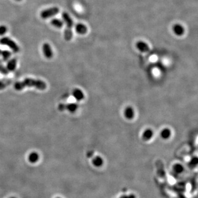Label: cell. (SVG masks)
Instances as JSON below:
<instances>
[{
  "instance_id": "6da1fadb",
  "label": "cell",
  "mask_w": 198,
  "mask_h": 198,
  "mask_svg": "<svg viewBox=\"0 0 198 198\" xmlns=\"http://www.w3.org/2000/svg\"><path fill=\"white\" fill-rule=\"evenodd\" d=\"M14 89L16 90H22L25 87H34L40 90L46 89L47 85L44 81L32 78H25L23 82H18L15 83Z\"/></svg>"
},
{
  "instance_id": "7a4b0ae2",
  "label": "cell",
  "mask_w": 198,
  "mask_h": 198,
  "mask_svg": "<svg viewBox=\"0 0 198 198\" xmlns=\"http://www.w3.org/2000/svg\"><path fill=\"white\" fill-rule=\"evenodd\" d=\"M0 44L3 45H6L14 51V52H18L19 51L18 45L15 42L8 37H4L0 40Z\"/></svg>"
},
{
  "instance_id": "3957f363",
  "label": "cell",
  "mask_w": 198,
  "mask_h": 198,
  "mask_svg": "<svg viewBox=\"0 0 198 198\" xmlns=\"http://www.w3.org/2000/svg\"><path fill=\"white\" fill-rule=\"evenodd\" d=\"M60 12V9L57 7H53L47 9H44L40 13V16L42 18L46 19L51 18L53 16H55L58 14Z\"/></svg>"
},
{
  "instance_id": "277c9868",
  "label": "cell",
  "mask_w": 198,
  "mask_h": 198,
  "mask_svg": "<svg viewBox=\"0 0 198 198\" xmlns=\"http://www.w3.org/2000/svg\"><path fill=\"white\" fill-rule=\"evenodd\" d=\"M42 52H43V54L45 56V57L48 58V59H50L52 56H53V52L52 50L51 47L49 44L48 43H44L42 45Z\"/></svg>"
},
{
  "instance_id": "5b68a950",
  "label": "cell",
  "mask_w": 198,
  "mask_h": 198,
  "mask_svg": "<svg viewBox=\"0 0 198 198\" xmlns=\"http://www.w3.org/2000/svg\"><path fill=\"white\" fill-rule=\"evenodd\" d=\"M135 111L133 107L127 106L124 110V116L126 119L128 120H133L135 117Z\"/></svg>"
},
{
  "instance_id": "8992f818",
  "label": "cell",
  "mask_w": 198,
  "mask_h": 198,
  "mask_svg": "<svg viewBox=\"0 0 198 198\" xmlns=\"http://www.w3.org/2000/svg\"><path fill=\"white\" fill-rule=\"evenodd\" d=\"M72 95H73V97H74V99L77 101H78L83 100L85 97V95L83 91L80 90V89H78V88L74 89L72 92Z\"/></svg>"
},
{
  "instance_id": "52a82bcc",
  "label": "cell",
  "mask_w": 198,
  "mask_h": 198,
  "mask_svg": "<svg viewBox=\"0 0 198 198\" xmlns=\"http://www.w3.org/2000/svg\"><path fill=\"white\" fill-rule=\"evenodd\" d=\"M62 18L67 25V28L72 29L73 25V21L71 17L69 16V14L66 12H63L62 13Z\"/></svg>"
},
{
  "instance_id": "ba28073f",
  "label": "cell",
  "mask_w": 198,
  "mask_h": 198,
  "mask_svg": "<svg viewBox=\"0 0 198 198\" xmlns=\"http://www.w3.org/2000/svg\"><path fill=\"white\" fill-rule=\"evenodd\" d=\"M154 131L150 128H147L144 130L142 134V138L144 141H149L153 138Z\"/></svg>"
},
{
  "instance_id": "9c48e42d",
  "label": "cell",
  "mask_w": 198,
  "mask_h": 198,
  "mask_svg": "<svg viewBox=\"0 0 198 198\" xmlns=\"http://www.w3.org/2000/svg\"><path fill=\"white\" fill-rule=\"evenodd\" d=\"M136 46L139 50L142 52H147L150 50L149 46L145 42H138L136 44Z\"/></svg>"
},
{
  "instance_id": "30bf717a",
  "label": "cell",
  "mask_w": 198,
  "mask_h": 198,
  "mask_svg": "<svg viewBox=\"0 0 198 198\" xmlns=\"http://www.w3.org/2000/svg\"><path fill=\"white\" fill-rule=\"evenodd\" d=\"M171 135H172V131L168 128H163L160 132L161 138L164 140H167L170 138Z\"/></svg>"
},
{
  "instance_id": "8fae6325",
  "label": "cell",
  "mask_w": 198,
  "mask_h": 198,
  "mask_svg": "<svg viewBox=\"0 0 198 198\" xmlns=\"http://www.w3.org/2000/svg\"><path fill=\"white\" fill-rule=\"evenodd\" d=\"M17 61L16 58H12L7 62V69L8 71H14L17 67Z\"/></svg>"
},
{
  "instance_id": "7c38bea8",
  "label": "cell",
  "mask_w": 198,
  "mask_h": 198,
  "mask_svg": "<svg viewBox=\"0 0 198 198\" xmlns=\"http://www.w3.org/2000/svg\"><path fill=\"white\" fill-rule=\"evenodd\" d=\"M75 30L79 34L83 35V34H85L86 32H87L88 29L84 24H82V23H79L76 25Z\"/></svg>"
},
{
  "instance_id": "4fadbf2b",
  "label": "cell",
  "mask_w": 198,
  "mask_h": 198,
  "mask_svg": "<svg viewBox=\"0 0 198 198\" xmlns=\"http://www.w3.org/2000/svg\"><path fill=\"white\" fill-rule=\"evenodd\" d=\"M92 165L97 167H100L104 164V160L101 157L97 156L94 157L92 160Z\"/></svg>"
},
{
  "instance_id": "5bb4252c",
  "label": "cell",
  "mask_w": 198,
  "mask_h": 198,
  "mask_svg": "<svg viewBox=\"0 0 198 198\" xmlns=\"http://www.w3.org/2000/svg\"><path fill=\"white\" fill-rule=\"evenodd\" d=\"M39 155L37 152L33 151L29 155L28 160L30 162L32 163L37 162L39 160Z\"/></svg>"
},
{
  "instance_id": "9a60e30c",
  "label": "cell",
  "mask_w": 198,
  "mask_h": 198,
  "mask_svg": "<svg viewBox=\"0 0 198 198\" xmlns=\"http://www.w3.org/2000/svg\"><path fill=\"white\" fill-rule=\"evenodd\" d=\"M173 32L178 36L183 35L184 32V29L180 24H175L173 27Z\"/></svg>"
},
{
  "instance_id": "2e32d148",
  "label": "cell",
  "mask_w": 198,
  "mask_h": 198,
  "mask_svg": "<svg viewBox=\"0 0 198 198\" xmlns=\"http://www.w3.org/2000/svg\"><path fill=\"white\" fill-rule=\"evenodd\" d=\"M78 109V105L76 103H69L66 105V110L71 113H74Z\"/></svg>"
},
{
  "instance_id": "e0dca14e",
  "label": "cell",
  "mask_w": 198,
  "mask_h": 198,
  "mask_svg": "<svg viewBox=\"0 0 198 198\" xmlns=\"http://www.w3.org/2000/svg\"><path fill=\"white\" fill-rule=\"evenodd\" d=\"M51 24L52 25L55 27V28H62L63 25V22L58 19H53L51 20Z\"/></svg>"
},
{
  "instance_id": "ac0fdd59",
  "label": "cell",
  "mask_w": 198,
  "mask_h": 198,
  "mask_svg": "<svg viewBox=\"0 0 198 198\" xmlns=\"http://www.w3.org/2000/svg\"><path fill=\"white\" fill-rule=\"evenodd\" d=\"M64 37L65 40L67 41H69L72 39L73 37V32L72 29L66 28L64 32Z\"/></svg>"
},
{
  "instance_id": "d6986e66",
  "label": "cell",
  "mask_w": 198,
  "mask_h": 198,
  "mask_svg": "<svg viewBox=\"0 0 198 198\" xmlns=\"http://www.w3.org/2000/svg\"><path fill=\"white\" fill-rule=\"evenodd\" d=\"M173 170L176 173L180 174L184 171V167L180 163H175L173 166Z\"/></svg>"
},
{
  "instance_id": "ffe728a7",
  "label": "cell",
  "mask_w": 198,
  "mask_h": 198,
  "mask_svg": "<svg viewBox=\"0 0 198 198\" xmlns=\"http://www.w3.org/2000/svg\"><path fill=\"white\" fill-rule=\"evenodd\" d=\"M1 55L2 56V58L4 61H7L11 56V53L8 51L5 50V51H1Z\"/></svg>"
},
{
  "instance_id": "44dd1931",
  "label": "cell",
  "mask_w": 198,
  "mask_h": 198,
  "mask_svg": "<svg viewBox=\"0 0 198 198\" xmlns=\"http://www.w3.org/2000/svg\"><path fill=\"white\" fill-rule=\"evenodd\" d=\"M198 165V158L197 157H194L191 159L189 162V165L191 168H194Z\"/></svg>"
},
{
  "instance_id": "7402d4cb",
  "label": "cell",
  "mask_w": 198,
  "mask_h": 198,
  "mask_svg": "<svg viewBox=\"0 0 198 198\" xmlns=\"http://www.w3.org/2000/svg\"><path fill=\"white\" fill-rule=\"evenodd\" d=\"M7 32V28L6 26L1 25H0V35H3Z\"/></svg>"
},
{
  "instance_id": "603a6c76",
  "label": "cell",
  "mask_w": 198,
  "mask_h": 198,
  "mask_svg": "<svg viewBox=\"0 0 198 198\" xmlns=\"http://www.w3.org/2000/svg\"><path fill=\"white\" fill-rule=\"evenodd\" d=\"M0 72L4 74H7L8 73V70L7 69V68H5L1 64V61H0Z\"/></svg>"
},
{
  "instance_id": "cb8c5ba5",
  "label": "cell",
  "mask_w": 198,
  "mask_h": 198,
  "mask_svg": "<svg viewBox=\"0 0 198 198\" xmlns=\"http://www.w3.org/2000/svg\"><path fill=\"white\" fill-rule=\"evenodd\" d=\"M58 109L60 111H63L66 110V105H65L64 104H60L58 105Z\"/></svg>"
},
{
  "instance_id": "d4e9b609",
  "label": "cell",
  "mask_w": 198,
  "mask_h": 198,
  "mask_svg": "<svg viewBox=\"0 0 198 198\" xmlns=\"http://www.w3.org/2000/svg\"><path fill=\"white\" fill-rule=\"evenodd\" d=\"M120 198H136V197L134 194H130V195H125Z\"/></svg>"
},
{
  "instance_id": "484cf974",
  "label": "cell",
  "mask_w": 198,
  "mask_h": 198,
  "mask_svg": "<svg viewBox=\"0 0 198 198\" xmlns=\"http://www.w3.org/2000/svg\"><path fill=\"white\" fill-rule=\"evenodd\" d=\"M5 87V83L0 81V89H2Z\"/></svg>"
},
{
  "instance_id": "4316f807",
  "label": "cell",
  "mask_w": 198,
  "mask_h": 198,
  "mask_svg": "<svg viewBox=\"0 0 198 198\" xmlns=\"http://www.w3.org/2000/svg\"><path fill=\"white\" fill-rule=\"evenodd\" d=\"M178 198H187L182 193L178 194Z\"/></svg>"
},
{
  "instance_id": "83f0119b",
  "label": "cell",
  "mask_w": 198,
  "mask_h": 198,
  "mask_svg": "<svg viewBox=\"0 0 198 198\" xmlns=\"http://www.w3.org/2000/svg\"><path fill=\"white\" fill-rule=\"evenodd\" d=\"M16 1H22V0H16Z\"/></svg>"
},
{
  "instance_id": "f1b7e54d",
  "label": "cell",
  "mask_w": 198,
  "mask_h": 198,
  "mask_svg": "<svg viewBox=\"0 0 198 198\" xmlns=\"http://www.w3.org/2000/svg\"><path fill=\"white\" fill-rule=\"evenodd\" d=\"M10 198H16V197H11Z\"/></svg>"
},
{
  "instance_id": "f546056e",
  "label": "cell",
  "mask_w": 198,
  "mask_h": 198,
  "mask_svg": "<svg viewBox=\"0 0 198 198\" xmlns=\"http://www.w3.org/2000/svg\"><path fill=\"white\" fill-rule=\"evenodd\" d=\"M1 51H1V50H0V55H1Z\"/></svg>"
},
{
  "instance_id": "4dcf8cb0",
  "label": "cell",
  "mask_w": 198,
  "mask_h": 198,
  "mask_svg": "<svg viewBox=\"0 0 198 198\" xmlns=\"http://www.w3.org/2000/svg\"></svg>"
}]
</instances>
